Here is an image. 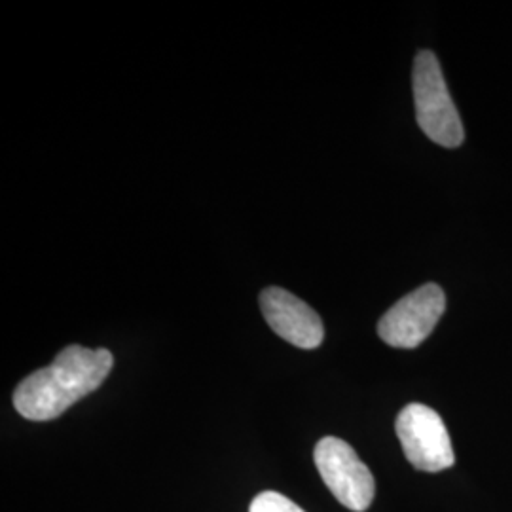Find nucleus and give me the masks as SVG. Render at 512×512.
<instances>
[{
    "mask_svg": "<svg viewBox=\"0 0 512 512\" xmlns=\"http://www.w3.org/2000/svg\"><path fill=\"white\" fill-rule=\"evenodd\" d=\"M112 365L109 349L69 346L52 365L33 372L16 387L14 406L25 420H55L103 384Z\"/></svg>",
    "mask_w": 512,
    "mask_h": 512,
    "instance_id": "obj_1",
    "label": "nucleus"
},
{
    "mask_svg": "<svg viewBox=\"0 0 512 512\" xmlns=\"http://www.w3.org/2000/svg\"><path fill=\"white\" fill-rule=\"evenodd\" d=\"M412 82L416 120L423 133L440 147H459L465 139V131L437 55L429 50L416 55Z\"/></svg>",
    "mask_w": 512,
    "mask_h": 512,
    "instance_id": "obj_2",
    "label": "nucleus"
},
{
    "mask_svg": "<svg viewBox=\"0 0 512 512\" xmlns=\"http://www.w3.org/2000/svg\"><path fill=\"white\" fill-rule=\"evenodd\" d=\"M313 458L323 482L346 509L365 512L372 505L376 494L374 476L346 440H319Z\"/></svg>",
    "mask_w": 512,
    "mask_h": 512,
    "instance_id": "obj_3",
    "label": "nucleus"
},
{
    "mask_svg": "<svg viewBox=\"0 0 512 512\" xmlns=\"http://www.w3.org/2000/svg\"><path fill=\"white\" fill-rule=\"evenodd\" d=\"M397 437L403 444L404 456L425 473H439L454 465V450L448 429L439 414L425 404H408L399 414Z\"/></svg>",
    "mask_w": 512,
    "mask_h": 512,
    "instance_id": "obj_4",
    "label": "nucleus"
},
{
    "mask_svg": "<svg viewBox=\"0 0 512 512\" xmlns=\"http://www.w3.org/2000/svg\"><path fill=\"white\" fill-rule=\"evenodd\" d=\"M444 308V291L435 283H427L387 310L378 323V334L391 348H418L437 327Z\"/></svg>",
    "mask_w": 512,
    "mask_h": 512,
    "instance_id": "obj_5",
    "label": "nucleus"
},
{
    "mask_svg": "<svg viewBox=\"0 0 512 512\" xmlns=\"http://www.w3.org/2000/svg\"><path fill=\"white\" fill-rule=\"evenodd\" d=\"M260 310L277 336L300 349H315L325 338L321 317L293 293L270 287L260 294Z\"/></svg>",
    "mask_w": 512,
    "mask_h": 512,
    "instance_id": "obj_6",
    "label": "nucleus"
},
{
    "mask_svg": "<svg viewBox=\"0 0 512 512\" xmlns=\"http://www.w3.org/2000/svg\"><path fill=\"white\" fill-rule=\"evenodd\" d=\"M249 512H306L294 501L277 492H262L256 495L249 507Z\"/></svg>",
    "mask_w": 512,
    "mask_h": 512,
    "instance_id": "obj_7",
    "label": "nucleus"
}]
</instances>
